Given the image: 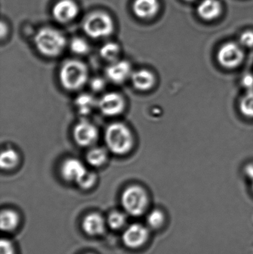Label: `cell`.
<instances>
[{
    "label": "cell",
    "instance_id": "d6a6232c",
    "mask_svg": "<svg viewBox=\"0 0 253 254\" xmlns=\"http://www.w3.org/2000/svg\"><path fill=\"white\" fill-rule=\"evenodd\" d=\"M185 1H196V0H185Z\"/></svg>",
    "mask_w": 253,
    "mask_h": 254
},
{
    "label": "cell",
    "instance_id": "277c9868",
    "mask_svg": "<svg viewBox=\"0 0 253 254\" xmlns=\"http://www.w3.org/2000/svg\"><path fill=\"white\" fill-rule=\"evenodd\" d=\"M148 195L140 185L127 187L121 195V204L128 214L140 216L145 212L148 206Z\"/></svg>",
    "mask_w": 253,
    "mask_h": 254
},
{
    "label": "cell",
    "instance_id": "83f0119b",
    "mask_svg": "<svg viewBox=\"0 0 253 254\" xmlns=\"http://www.w3.org/2000/svg\"><path fill=\"white\" fill-rule=\"evenodd\" d=\"M106 83L102 77H94L90 82V86L92 90L95 92H101L105 89Z\"/></svg>",
    "mask_w": 253,
    "mask_h": 254
},
{
    "label": "cell",
    "instance_id": "ac0fdd59",
    "mask_svg": "<svg viewBox=\"0 0 253 254\" xmlns=\"http://www.w3.org/2000/svg\"><path fill=\"white\" fill-rule=\"evenodd\" d=\"M108 149L102 146H92L86 153V161L94 167H101L108 160Z\"/></svg>",
    "mask_w": 253,
    "mask_h": 254
},
{
    "label": "cell",
    "instance_id": "7402d4cb",
    "mask_svg": "<svg viewBox=\"0 0 253 254\" xmlns=\"http://www.w3.org/2000/svg\"><path fill=\"white\" fill-rule=\"evenodd\" d=\"M97 182H98L97 173L92 171V170H87L83 173V176L78 179V181L76 182V184L82 190H87L93 188L96 185Z\"/></svg>",
    "mask_w": 253,
    "mask_h": 254
},
{
    "label": "cell",
    "instance_id": "d4e9b609",
    "mask_svg": "<svg viewBox=\"0 0 253 254\" xmlns=\"http://www.w3.org/2000/svg\"><path fill=\"white\" fill-rule=\"evenodd\" d=\"M240 110L247 117L253 118V90L248 91L241 100Z\"/></svg>",
    "mask_w": 253,
    "mask_h": 254
},
{
    "label": "cell",
    "instance_id": "4dcf8cb0",
    "mask_svg": "<svg viewBox=\"0 0 253 254\" xmlns=\"http://www.w3.org/2000/svg\"><path fill=\"white\" fill-rule=\"evenodd\" d=\"M245 173H246L247 176L252 180L253 179V164H249L247 166L246 169H245Z\"/></svg>",
    "mask_w": 253,
    "mask_h": 254
},
{
    "label": "cell",
    "instance_id": "2e32d148",
    "mask_svg": "<svg viewBox=\"0 0 253 254\" xmlns=\"http://www.w3.org/2000/svg\"><path fill=\"white\" fill-rule=\"evenodd\" d=\"M83 230L89 236H99L105 231V222L98 213H91L84 218L82 224Z\"/></svg>",
    "mask_w": 253,
    "mask_h": 254
},
{
    "label": "cell",
    "instance_id": "5bb4252c",
    "mask_svg": "<svg viewBox=\"0 0 253 254\" xmlns=\"http://www.w3.org/2000/svg\"><path fill=\"white\" fill-rule=\"evenodd\" d=\"M132 9L140 19H151L158 13L160 2L159 0H135Z\"/></svg>",
    "mask_w": 253,
    "mask_h": 254
},
{
    "label": "cell",
    "instance_id": "8992f818",
    "mask_svg": "<svg viewBox=\"0 0 253 254\" xmlns=\"http://www.w3.org/2000/svg\"><path fill=\"white\" fill-rule=\"evenodd\" d=\"M73 137L79 146L91 147L98 141L99 131L94 124L83 119L79 122L73 128Z\"/></svg>",
    "mask_w": 253,
    "mask_h": 254
},
{
    "label": "cell",
    "instance_id": "5b68a950",
    "mask_svg": "<svg viewBox=\"0 0 253 254\" xmlns=\"http://www.w3.org/2000/svg\"><path fill=\"white\" fill-rule=\"evenodd\" d=\"M83 28L92 38H104L112 34L114 22L112 18L105 12H94L85 19Z\"/></svg>",
    "mask_w": 253,
    "mask_h": 254
},
{
    "label": "cell",
    "instance_id": "30bf717a",
    "mask_svg": "<svg viewBox=\"0 0 253 254\" xmlns=\"http://www.w3.org/2000/svg\"><path fill=\"white\" fill-rule=\"evenodd\" d=\"M132 65L126 61H118L111 63L105 69L107 79L115 84H121L131 78Z\"/></svg>",
    "mask_w": 253,
    "mask_h": 254
},
{
    "label": "cell",
    "instance_id": "1f68e13d",
    "mask_svg": "<svg viewBox=\"0 0 253 254\" xmlns=\"http://www.w3.org/2000/svg\"><path fill=\"white\" fill-rule=\"evenodd\" d=\"M7 25L4 23V22H1V37L3 38V37H5L6 34H7Z\"/></svg>",
    "mask_w": 253,
    "mask_h": 254
},
{
    "label": "cell",
    "instance_id": "3957f363",
    "mask_svg": "<svg viewBox=\"0 0 253 254\" xmlns=\"http://www.w3.org/2000/svg\"><path fill=\"white\" fill-rule=\"evenodd\" d=\"M34 43L41 55L52 58L59 56L63 52L66 40L57 29L46 27L37 31L34 37Z\"/></svg>",
    "mask_w": 253,
    "mask_h": 254
},
{
    "label": "cell",
    "instance_id": "ba28073f",
    "mask_svg": "<svg viewBox=\"0 0 253 254\" xmlns=\"http://www.w3.org/2000/svg\"><path fill=\"white\" fill-rule=\"evenodd\" d=\"M98 109L104 116L114 117L123 113L126 101L123 95L117 92L104 94L98 101Z\"/></svg>",
    "mask_w": 253,
    "mask_h": 254
},
{
    "label": "cell",
    "instance_id": "f1b7e54d",
    "mask_svg": "<svg viewBox=\"0 0 253 254\" xmlns=\"http://www.w3.org/2000/svg\"><path fill=\"white\" fill-rule=\"evenodd\" d=\"M1 254H15L13 245L7 239H2L0 243Z\"/></svg>",
    "mask_w": 253,
    "mask_h": 254
},
{
    "label": "cell",
    "instance_id": "d6986e66",
    "mask_svg": "<svg viewBox=\"0 0 253 254\" xmlns=\"http://www.w3.org/2000/svg\"><path fill=\"white\" fill-rule=\"evenodd\" d=\"M19 163V155L14 149H3L0 155V166L3 170H11L16 168Z\"/></svg>",
    "mask_w": 253,
    "mask_h": 254
},
{
    "label": "cell",
    "instance_id": "4316f807",
    "mask_svg": "<svg viewBox=\"0 0 253 254\" xmlns=\"http://www.w3.org/2000/svg\"><path fill=\"white\" fill-rule=\"evenodd\" d=\"M240 43L245 47H253V31L247 30L241 34Z\"/></svg>",
    "mask_w": 253,
    "mask_h": 254
},
{
    "label": "cell",
    "instance_id": "f546056e",
    "mask_svg": "<svg viewBox=\"0 0 253 254\" xmlns=\"http://www.w3.org/2000/svg\"><path fill=\"white\" fill-rule=\"evenodd\" d=\"M242 84L248 91L253 90V76L251 74H247L242 77Z\"/></svg>",
    "mask_w": 253,
    "mask_h": 254
},
{
    "label": "cell",
    "instance_id": "ffe728a7",
    "mask_svg": "<svg viewBox=\"0 0 253 254\" xmlns=\"http://www.w3.org/2000/svg\"><path fill=\"white\" fill-rule=\"evenodd\" d=\"M19 225V216L11 210H3L0 216V227L3 231L9 232L16 229Z\"/></svg>",
    "mask_w": 253,
    "mask_h": 254
},
{
    "label": "cell",
    "instance_id": "484cf974",
    "mask_svg": "<svg viewBox=\"0 0 253 254\" xmlns=\"http://www.w3.org/2000/svg\"><path fill=\"white\" fill-rule=\"evenodd\" d=\"M147 222L150 228L157 229L163 225L164 222V215L160 210H154L147 216Z\"/></svg>",
    "mask_w": 253,
    "mask_h": 254
},
{
    "label": "cell",
    "instance_id": "9a60e30c",
    "mask_svg": "<svg viewBox=\"0 0 253 254\" xmlns=\"http://www.w3.org/2000/svg\"><path fill=\"white\" fill-rule=\"evenodd\" d=\"M222 4L219 0H202L197 7V13L202 19L212 21L219 17Z\"/></svg>",
    "mask_w": 253,
    "mask_h": 254
},
{
    "label": "cell",
    "instance_id": "603a6c76",
    "mask_svg": "<svg viewBox=\"0 0 253 254\" xmlns=\"http://www.w3.org/2000/svg\"><path fill=\"white\" fill-rule=\"evenodd\" d=\"M126 216L121 212H113L108 216L107 223L110 228L113 230L121 229L126 225Z\"/></svg>",
    "mask_w": 253,
    "mask_h": 254
},
{
    "label": "cell",
    "instance_id": "4fadbf2b",
    "mask_svg": "<svg viewBox=\"0 0 253 254\" xmlns=\"http://www.w3.org/2000/svg\"><path fill=\"white\" fill-rule=\"evenodd\" d=\"M130 79L132 86L140 92L151 90L156 83L154 73L145 68L133 71Z\"/></svg>",
    "mask_w": 253,
    "mask_h": 254
},
{
    "label": "cell",
    "instance_id": "6da1fadb",
    "mask_svg": "<svg viewBox=\"0 0 253 254\" xmlns=\"http://www.w3.org/2000/svg\"><path fill=\"white\" fill-rule=\"evenodd\" d=\"M104 139L108 151L117 155H125L130 152L135 143L130 128L119 122L111 124L107 127Z\"/></svg>",
    "mask_w": 253,
    "mask_h": 254
},
{
    "label": "cell",
    "instance_id": "52a82bcc",
    "mask_svg": "<svg viewBox=\"0 0 253 254\" xmlns=\"http://www.w3.org/2000/svg\"><path fill=\"white\" fill-rule=\"evenodd\" d=\"M217 58L222 66L233 68L239 66L243 62L245 54L239 44L229 42L220 48Z\"/></svg>",
    "mask_w": 253,
    "mask_h": 254
},
{
    "label": "cell",
    "instance_id": "e0dca14e",
    "mask_svg": "<svg viewBox=\"0 0 253 254\" xmlns=\"http://www.w3.org/2000/svg\"><path fill=\"white\" fill-rule=\"evenodd\" d=\"M77 113L86 117L93 113L96 107H98V101L93 95L89 93H82L77 97L74 101Z\"/></svg>",
    "mask_w": 253,
    "mask_h": 254
},
{
    "label": "cell",
    "instance_id": "9c48e42d",
    "mask_svg": "<svg viewBox=\"0 0 253 254\" xmlns=\"http://www.w3.org/2000/svg\"><path fill=\"white\" fill-rule=\"evenodd\" d=\"M149 231L146 227L140 224L129 225L122 236L123 243L129 249H138L148 240Z\"/></svg>",
    "mask_w": 253,
    "mask_h": 254
},
{
    "label": "cell",
    "instance_id": "44dd1931",
    "mask_svg": "<svg viewBox=\"0 0 253 254\" xmlns=\"http://www.w3.org/2000/svg\"><path fill=\"white\" fill-rule=\"evenodd\" d=\"M120 55V48L117 43L108 42L105 43L100 49V55L104 61L113 63L118 61Z\"/></svg>",
    "mask_w": 253,
    "mask_h": 254
},
{
    "label": "cell",
    "instance_id": "7a4b0ae2",
    "mask_svg": "<svg viewBox=\"0 0 253 254\" xmlns=\"http://www.w3.org/2000/svg\"><path fill=\"white\" fill-rule=\"evenodd\" d=\"M59 79L62 87L67 91L80 90L89 80L87 65L79 60H68L61 65Z\"/></svg>",
    "mask_w": 253,
    "mask_h": 254
},
{
    "label": "cell",
    "instance_id": "8fae6325",
    "mask_svg": "<svg viewBox=\"0 0 253 254\" xmlns=\"http://www.w3.org/2000/svg\"><path fill=\"white\" fill-rule=\"evenodd\" d=\"M79 7L73 0H59L53 7V16L59 22H71L77 16Z\"/></svg>",
    "mask_w": 253,
    "mask_h": 254
},
{
    "label": "cell",
    "instance_id": "cb8c5ba5",
    "mask_svg": "<svg viewBox=\"0 0 253 254\" xmlns=\"http://www.w3.org/2000/svg\"><path fill=\"white\" fill-rule=\"evenodd\" d=\"M70 49L73 53L77 55H85L89 52V43L84 39L80 37H75L70 43Z\"/></svg>",
    "mask_w": 253,
    "mask_h": 254
},
{
    "label": "cell",
    "instance_id": "836d02e7",
    "mask_svg": "<svg viewBox=\"0 0 253 254\" xmlns=\"http://www.w3.org/2000/svg\"><path fill=\"white\" fill-rule=\"evenodd\" d=\"M251 181H252V187H253V179H252V180H251Z\"/></svg>",
    "mask_w": 253,
    "mask_h": 254
},
{
    "label": "cell",
    "instance_id": "7c38bea8",
    "mask_svg": "<svg viewBox=\"0 0 253 254\" xmlns=\"http://www.w3.org/2000/svg\"><path fill=\"white\" fill-rule=\"evenodd\" d=\"M87 170L83 163L74 158H67L62 162L60 174L62 179L68 182H77Z\"/></svg>",
    "mask_w": 253,
    "mask_h": 254
}]
</instances>
